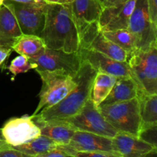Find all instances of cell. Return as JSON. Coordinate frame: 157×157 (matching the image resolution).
<instances>
[{
  "label": "cell",
  "mask_w": 157,
  "mask_h": 157,
  "mask_svg": "<svg viewBox=\"0 0 157 157\" xmlns=\"http://www.w3.org/2000/svg\"><path fill=\"white\" fill-rule=\"evenodd\" d=\"M41 38L47 48L71 53L80 49V38L72 15L71 6L47 4Z\"/></svg>",
  "instance_id": "obj_1"
},
{
  "label": "cell",
  "mask_w": 157,
  "mask_h": 157,
  "mask_svg": "<svg viewBox=\"0 0 157 157\" xmlns=\"http://www.w3.org/2000/svg\"><path fill=\"white\" fill-rule=\"evenodd\" d=\"M3 2H4V0H0V6L3 4Z\"/></svg>",
  "instance_id": "obj_36"
},
{
  "label": "cell",
  "mask_w": 157,
  "mask_h": 157,
  "mask_svg": "<svg viewBox=\"0 0 157 157\" xmlns=\"http://www.w3.org/2000/svg\"><path fill=\"white\" fill-rule=\"evenodd\" d=\"M127 63L139 90L157 94V45L147 51H134Z\"/></svg>",
  "instance_id": "obj_5"
},
{
  "label": "cell",
  "mask_w": 157,
  "mask_h": 157,
  "mask_svg": "<svg viewBox=\"0 0 157 157\" xmlns=\"http://www.w3.org/2000/svg\"><path fill=\"white\" fill-rule=\"evenodd\" d=\"M10 146H9V144L6 142V140H5L4 137H3L2 136V130L0 129V151L6 150V149H9L10 148Z\"/></svg>",
  "instance_id": "obj_35"
},
{
  "label": "cell",
  "mask_w": 157,
  "mask_h": 157,
  "mask_svg": "<svg viewBox=\"0 0 157 157\" xmlns=\"http://www.w3.org/2000/svg\"><path fill=\"white\" fill-rule=\"evenodd\" d=\"M98 71L88 62L82 61L78 71L75 75L77 85L64 99L52 107L41 110L32 116V119L41 121H62L76 114L90 98L94 80Z\"/></svg>",
  "instance_id": "obj_2"
},
{
  "label": "cell",
  "mask_w": 157,
  "mask_h": 157,
  "mask_svg": "<svg viewBox=\"0 0 157 157\" xmlns=\"http://www.w3.org/2000/svg\"><path fill=\"white\" fill-rule=\"evenodd\" d=\"M46 4H58V5H67L71 4L74 0H44Z\"/></svg>",
  "instance_id": "obj_34"
},
{
  "label": "cell",
  "mask_w": 157,
  "mask_h": 157,
  "mask_svg": "<svg viewBox=\"0 0 157 157\" xmlns=\"http://www.w3.org/2000/svg\"><path fill=\"white\" fill-rule=\"evenodd\" d=\"M9 1L15 2L19 3H26V4H37V5H44L46 4L44 0H9Z\"/></svg>",
  "instance_id": "obj_33"
},
{
  "label": "cell",
  "mask_w": 157,
  "mask_h": 157,
  "mask_svg": "<svg viewBox=\"0 0 157 157\" xmlns=\"http://www.w3.org/2000/svg\"><path fill=\"white\" fill-rule=\"evenodd\" d=\"M63 152H113L112 138L95 133L76 130L67 145H58Z\"/></svg>",
  "instance_id": "obj_14"
},
{
  "label": "cell",
  "mask_w": 157,
  "mask_h": 157,
  "mask_svg": "<svg viewBox=\"0 0 157 157\" xmlns=\"http://www.w3.org/2000/svg\"><path fill=\"white\" fill-rule=\"evenodd\" d=\"M148 10L153 29L157 31V0H147Z\"/></svg>",
  "instance_id": "obj_28"
},
{
  "label": "cell",
  "mask_w": 157,
  "mask_h": 157,
  "mask_svg": "<svg viewBox=\"0 0 157 157\" xmlns=\"http://www.w3.org/2000/svg\"><path fill=\"white\" fill-rule=\"evenodd\" d=\"M141 128L157 125V94H148L138 89Z\"/></svg>",
  "instance_id": "obj_20"
},
{
  "label": "cell",
  "mask_w": 157,
  "mask_h": 157,
  "mask_svg": "<svg viewBox=\"0 0 157 157\" xmlns=\"http://www.w3.org/2000/svg\"><path fill=\"white\" fill-rule=\"evenodd\" d=\"M68 157H121L117 152L93 151V152H64Z\"/></svg>",
  "instance_id": "obj_26"
},
{
  "label": "cell",
  "mask_w": 157,
  "mask_h": 157,
  "mask_svg": "<svg viewBox=\"0 0 157 157\" xmlns=\"http://www.w3.org/2000/svg\"><path fill=\"white\" fill-rule=\"evenodd\" d=\"M22 35L12 9L3 2L0 6V47L12 48Z\"/></svg>",
  "instance_id": "obj_16"
},
{
  "label": "cell",
  "mask_w": 157,
  "mask_h": 157,
  "mask_svg": "<svg viewBox=\"0 0 157 157\" xmlns=\"http://www.w3.org/2000/svg\"><path fill=\"white\" fill-rule=\"evenodd\" d=\"M35 157H68L67 155L65 153L61 150L60 149H58L57 147V149L53 150H51V151L46 152V153H41V154L37 155Z\"/></svg>",
  "instance_id": "obj_30"
},
{
  "label": "cell",
  "mask_w": 157,
  "mask_h": 157,
  "mask_svg": "<svg viewBox=\"0 0 157 157\" xmlns=\"http://www.w3.org/2000/svg\"><path fill=\"white\" fill-rule=\"evenodd\" d=\"M101 114L118 132L137 136L141 126L140 104L137 98L98 107Z\"/></svg>",
  "instance_id": "obj_3"
},
{
  "label": "cell",
  "mask_w": 157,
  "mask_h": 157,
  "mask_svg": "<svg viewBox=\"0 0 157 157\" xmlns=\"http://www.w3.org/2000/svg\"><path fill=\"white\" fill-rule=\"evenodd\" d=\"M0 157H35L31 155L25 154L24 153L15 150L12 147H10L6 150L0 151Z\"/></svg>",
  "instance_id": "obj_29"
},
{
  "label": "cell",
  "mask_w": 157,
  "mask_h": 157,
  "mask_svg": "<svg viewBox=\"0 0 157 157\" xmlns=\"http://www.w3.org/2000/svg\"><path fill=\"white\" fill-rule=\"evenodd\" d=\"M46 48L45 44L40 36L23 34L15 43L12 51H15L20 55L33 58L43 53Z\"/></svg>",
  "instance_id": "obj_21"
},
{
  "label": "cell",
  "mask_w": 157,
  "mask_h": 157,
  "mask_svg": "<svg viewBox=\"0 0 157 157\" xmlns=\"http://www.w3.org/2000/svg\"><path fill=\"white\" fill-rule=\"evenodd\" d=\"M117 79V78L111 75L101 71L97 72L90 94V98L96 107H99L108 96L116 83Z\"/></svg>",
  "instance_id": "obj_22"
},
{
  "label": "cell",
  "mask_w": 157,
  "mask_h": 157,
  "mask_svg": "<svg viewBox=\"0 0 157 157\" xmlns=\"http://www.w3.org/2000/svg\"><path fill=\"white\" fill-rule=\"evenodd\" d=\"M12 52V48H6L0 47V66L6 60V58L10 55Z\"/></svg>",
  "instance_id": "obj_31"
},
{
  "label": "cell",
  "mask_w": 157,
  "mask_h": 157,
  "mask_svg": "<svg viewBox=\"0 0 157 157\" xmlns=\"http://www.w3.org/2000/svg\"><path fill=\"white\" fill-rule=\"evenodd\" d=\"M127 29L134 38L135 51H147L157 45V31L150 20L147 0H136Z\"/></svg>",
  "instance_id": "obj_6"
},
{
  "label": "cell",
  "mask_w": 157,
  "mask_h": 157,
  "mask_svg": "<svg viewBox=\"0 0 157 157\" xmlns=\"http://www.w3.org/2000/svg\"><path fill=\"white\" fill-rule=\"evenodd\" d=\"M82 61L88 62L98 71L111 75L116 78L132 77L127 61L121 62L109 58L107 55L90 48H80L78 50Z\"/></svg>",
  "instance_id": "obj_13"
},
{
  "label": "cell",
  "mask_w": 157,
  "mask_h": 157,
  "mask_svg": "<svg viewBox=\"0 0 157 157\" xmlns=\"http://www.w3.org/2000/svg\"><path fill=\"white\" fill-rule=\"evenodd\" d=\"M12 9L24 35L40 36L45 22L47 4H26L4 0Z\"/></svg>",
  "instance_id": "obj_9"
},
{
  "label": "cell",
  "mask_w": 157,
  "mask_h": 157,
  "mask_svg": "<svg viewBox=\"0 0 157 157\" xmlns=\"http://www.w3.org/2000/svg\"><path fill=\"white\" fill-rule=\"evenodd\" d=\"M136 1L127 0L119 6L103 7L98 22L100 31L104 32L127 29Z\"/></svg>",
  "instance_id": "obj_12"
},
{
  "label": "cell",
  "mask_w": 157,
  "mask_h": 157,
  "mask_svg": "<svg viewBox=\"0 0 157 157\" xmlns=\"http://www.w3.org/2000/svg\"><path fill=\"white\" fill-rule=\"evenodd\" d=\"M112 146L113 151L121 157H147L150 152L157 150V147L137 136L123 133H118L112 138Z\"/></svg>",
  "instance_id": "obj_15"
},
{
  "label": "cell",
  "mask_w": 157,
  "mask_h": 157,
  "mask_svg": "<svg viewBox=\"0 0 157 157\" xmlns=\"http://www.w3.org/2000/svg\"><path fill=\"white\" fill-rule=\"evenodd\" d=\"M1 130L5 140L11 147L27 144L41 136L40 128L28 115L11 118Z\"/></svg>",
  "instance_id": "obj_10"
},
{
  "label": "cell",
  "mask_w": 157,
  "mask_h": 157,
  "mask_svg": "<svg viewBox=\"0 0 157 157\" xmlns=\"http://www.w3.org/2000/svg\"><path fill=\"white\" fill-rule=\"evenodd\" d=\"M58 145L59 144L55 142L53 140L41 135L27 144H22L18 147H14L12 148L25 154L35 156L37 155L55 150L58 147Z\"/></svg>",
  "instance_id": "obj_23"
},
{
  "label": "cell",
  "mask_w": 157,
  "mask_h": 157,
  "mask_svg": "<svg viewBox=\"0 0 157 157\" xmlns=\"http://www.w3.org/2000/svg\"><path fill=\"white\" fill-rule=\"evenodd\" d=\"M71 6L81 43L84 35L98 24L104 6L101 0H74Z\"/></svg>",
  "instance_id": "obj_11"
},
{
  "label": "cell",
  "mask_w": 157,
  "mask_h": 157,
  "mask_svg": "<svg viewBox=\"0 0 157 157\" xmlns=\"http://www.w3.org/2000/svg\"><path fill=\"white\" fill-rule=\"evenodd\" d=\"M29 59L35 64V70L37 72L59 71L73 76L78 71L82 63L78 52L68 53L50 48H46L40 55Z\"/></svg>",
  "instance_id": "obj_8"
},
{
  "label": "cell",
  "mask_w": 157,
  "mask_h": 157,
  "mask_svg": "<svg viewBox=\"0 0 157 157\" xmlns=\"http://www.w3.org/2000/svg\"><path fill=\"white\" fill-rule=\"evenodd\" d=\"M87 48L98 51L112 59L121 62L127 61L129 58V55L124 49L106 38L101 31L94 36Z\"/></svg>",
  "instance_id": "obj_19"
},
{
  "label": "cell",
  "mask_w": 157,
  "mask_h": 157,
  "mask_svg": "<svg viewBox=\"0 0 157 157\" xmlns=\"http://www.w3.org/2000/svg\"><path fill=\"white\" fill-rule=\"evenodd\" d=\"M8 69L12 74V78H14L19 74L26 73L29 70L35 69V64L32 62L29 58L19 55L12 60Z\"/></svg>",
  "instance_id": "obj_25"
},
{
  "label": "cell",
  "mask_w": 157,
  "mask_h": 157,
  "mask_svg": "<svg viewBox=\"0 0 157 157\" xmlns=\"http://www.w3.org/2000/svg\"><path fill=\"white\" fill-rule=\"evenodd\" d=\"M138 89L137 84L132 77L117 78L110 93L101 104H115L136 98Z\"/></svg>",
  "instance_id": "obj_18"
},
{
  "label": "cell",
  "mask_w": 157,
  "mask_h": 157,
  "mask_svg": "<svg viewBox=\"0 0 157 157\" xmlns=\"http://www.w3.org/2000/svg\"><path fill=\"white\" fill-rule=\"evenodd\" d=\"M156 133L157 125L150 126V127H144L140 130L138 137L142 140L151 144L153 147H157L156 145Z\"/></svg>",
  "instance_id": "obj_27"
},
{
  "label": "cell",
  "mask_w": 157,
  "mask_h": 157,
  "mask_svg": "<svg viewBox=\"0 0 157 157\" xmlns=\"http://www.w3.org/2000/svg\"><path fill=\"white\" fill-rule=\"evenodd\" d=\"M104 36L113 41L114 44L124 49L130 56L135 51L134 38L128 29H119V30L110 31L103 32Z\"/></svg>",
  "instance_id": "obj_24"
},
{
  "label": "cell",
  "mask_w": 157,
  "mask_h": 157,
  "mask_svg": "<svg viewBox=\"0 0 157 157\" xmlns=\"http://www.w3.org/2000/svg\"><path fill=\"white\" fill-rule=\"evenodd\" d=\"M42 85L39 92V103L32 116L62 101L77 85L75 75L59 71H38Z\"/></svg>",
  "instance_id": "obj_4"
},
{
  "label": "cell",
  "mask_w": 157,
  "mask_h": 157,
  "mask_svg": "<svg viewBox=\"0 0 157 157\" xmlns=\"http://www.w3.org/2000/svg\"><path fill=\"white\" fill-rule=\"evenodd\" d=\"M62 121L69 124L75 130L89 132L110 138H113L118 133L101 114L91 98L78 113Z\"/></svg>",
  "instance_id": "obj_7"
},
{
  "label": "cell",
  "mask_w": 157,
  "mask_h": 157,
  "mask_svg": "<svg viewBox=\"0 0 157 157\" xmlns=\"http://www.w3.org/2000/svg\"><path fill=\"white\" fill-rule=\"evenodd\" d=\"M127 1V0H101L104 7L119 6V5L124 4V3L126 2Z\"/></svg>",
  "instance_id": "obj_32"
},
{
  "label": "cell",
  "mask_w": 157,
  "mask_h": 157,
  "mask_svg": "<svg viewBox=\"0 0 157 157\" xmlns=\"http://www.w3.org/2000/svg\"><path fill=\"white\" fill-rule=\"evenodd\" d=\"M32 120L40 128L41 135L53 140L59 145L68 144L76 131L69 124L62 121H41Z\"/></svg>",
  "instance_id": "obj_17"
}]
</instances>
